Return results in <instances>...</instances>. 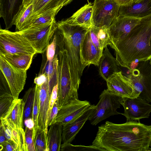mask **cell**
<instances>
[{"instance_id": "cell-1", "label": "cell", "mask_w": 151, "mask_h": 151, "mask_svg": "<svg viewBox=\"0 0 151 151\" xmlns=\"http://www.w3.org/2000/svg\"><path fill=\"white\" fill-rule=\"evenodd\" d=\"M92 145L105 151H150L151 125L139 121L122 124L106 121L99 127Z\"/></svg>"}, {"instance_id": "cell-45", "label": "cell", "mask_w": 151, "mask_h": 151, "mask_svg": "<svg viewBox=\"0 0 151 151\" xmlns=\"http://www.w3.org/2000/svg\"><path fill=\"white\" fill-rule=\"evenodd\" d=\"M150 147H151V148H150V151H151V145Z\"/></svg>"}, {"instance_id": "cell-10", "label": "cell", "mask_w": 151, "mask_h": 151, "mask_svg": "<svg viewBox=\"0 0 151 151\" xmlns=\"http://www.w3.org/2000/svg\"><path fill=\"white\" fill-rule=\"evenodd\" d=\"M0 69L8 83L14 99H18L26 83L27 70L16 68L1 56Z\"/></svg>"}, {"instance_id": "cell-17", "label": "cell", "mask_w": 151, "mask_h": 151, "mask_svg": "<svg viewBox=\"0 0 151 151\" xmlns=\"http://www.w3.org/2000/svg\"><path fill=\"white\" fill-rule=\"evenodd\" d=\"M23 0H0V17L8 29L14 25L16 18L23 6Z\"/></svg>"}, {"instance_id": "cell-36", "label": "cell", "mask_w": 151, "mask_h": 151, "mask_svg": "<svg viewBox=\"0 0 151 151\" xmlns=\"http://www.w3.org/2000/svg\"><path fill=\"white\" fill-rule=\"evenodd\" d=\"M59 110V109L56 101L50 112L48 122V126H50L56 122V118Z\"/></svg>"}, {"instance_id": "cell-28", "label": "cell", "mask_w": 151, "mask_h": 151, "mask_svg": "<svg viewBox=\"0 0 151 151\" xmlns=\"http://www.w3.org/2000/svg\"><path fill=\"white\" fill-rule=\"evenodd\" d=\"M35 151H48L47 133L38 127L33 138Z\"/></svg>"}, {"instance_id": "cell-16", "label": "cell", "mask_w": 151, "mask_h": 151, "mask_svg": "<svg viewBox=\"0 0 151 151\" xmlns=\"http://www.w3.org/2000/svg\"><path fill=\"white\" fill-rule=\"evenodd\" d=\"M92 105L86 111L71 121L63 125L62 138L63 143H71L88 120L95 107Z\"/></svg>"}, {"instance_id": "cell-26", "label": "cell", "mask_w": 151, "mask_h": 151, "mask_svg": "<svg viewBox=\"0 0 151 151\" xmlns=\"http://www.w3.org/2000/svg\"><path fill=\"white\" fill-rule=\"evenodd\" d=\"M58 59L57 54L51 61L47 60L42 72L46 76L48 81L49 92L50 96L54 87L58 83Z\"/></svg>"}, {"instance_id": "cell-19", "label": "cell", "mask_w": 151, "mask_h": 151, "mask_svg": "<svg viewBox=\"0 0 151 151\" xmlns=\"http://www.w3.org/2000/svg\"><path fill=\"white\" fill-rule=\"evenodd\" d=\"M0 121L6 138L13 141L17 146L19 151H28L23 128L17 127L12 122L9 120L1 119Z\"/></svg>"}, {"instance_id": "cell-44", "label": "cell", "mask_w": 151, "mask_h": 151, "mask_svg": "<svg viewBox=\"0 0 151 151\" xmlns=\"http://www.w3.org/2000/svg\"><path fill=\"white\" fill-rule=\"evenodd\" d=\"M149 61H150V65H151V58L150 59Z\"/></svg>"}, {"instance_id": "cell-30", "label": "cell", "mask_w": 151, "mask_h": 151, "mask_svg": "<svg viewBox=\"0 0 151 151\" xmlns=\"http://www.w3.org/2000/svg\"><path fill=\"white\" fill-rule=\"evenodd\" d=\"M35 89V87L29 88L26 92L22 98L24 104L23 121L27 119L32 118Z\"/></svg>"}, {"instance_id": "cell-4", "label": "cell", "mask_w": 151, "mask_h": 151, "mask_svg": "<svg viewBox=\"0 0 151 151\" xmlns=\"http://www.w3.org/2000/svg\"><path fill=\"white\" fill-rule=\"evenodd\" d=\"M58 77V89L56 101L59 109L71 102L79 99L78 91L72 82L65 50H59Z\"/></svg>"}, {"instance_id": "cell-3", "label": "cell", "mask_w": 151, "mask_h": 151, "mask_svg": "<svg viewBox=\"0 0 151 151\" xmlns=\"http://www.w3.org/2000/svg\"><path fill=\"white\" fill-rule=\"evenodd\" d=\"M55 35L59 50L65 49L71 78L75 87L78 89L81 77L86 67L81 55V45L88 28L68 24L63 20L57 22Z\"/></svg>"}, {"instance_id": "cell-34", "label": "cell", "mask_w": 151, "mask_h": 151, "mask_svg": "<svg viewBox=\"0 0 151 151\" xmlns=\"http://www.w3.org/2000/svg\"><path fill=\"white\" fill-rule=\"evenodd\" d=\"M57 46L56 36L54 34L52 41L48 45L47 50L46 57L47 60L51 61L54 58Z\"/></svg>"}, {"instance_id": "cell-32", "label": "cell", "mask_w": 151, "mask_h": 151, "mask_svg": "<svg viewBox=\"0 0 151 151\" xmlns=\"http://www.w3.org/2000/svg\"><path fill=\"white\" fill-rule=\"evenodd\" d=\"M35 93L33 105L32 112V118L34 123V126L33 129V138L35 136V132L38 127V118L39 112V95L38 86L35 85Z\"/></svg>"}, {"instance_id": "cell-6", "label": "cell", "mask_w": 151, "mask_h": 151, "mask_svg": "<svg viewBox=\"0 0 151 151\" xmlns=\"http://www.w3.org/2000/svg\"><path fill=\"white\" fill-rule=\"evenodd\" d=\"M29 42L17 32L0 29V53L33 55L37 53Z\"/></svg>"}, {"instance_id": "cell-13", "label": "cell", "mask_w": 151, "mask_h": 151, "mask_svg": "<svg viewBox=\"0 0 151 151\" xmlns=\"http://www.w3.org/2000/svg\"><path fill=\"white\" fill-rule=\"evenodd\" d=\"M141 19L118 15L108 27L111 42H115L124 37Z\"/></svg>"}, {"instance_id": "cell-12", "label": "cell", "mask_w": 151, "mask_h": 151, "mask_svg": "<svg viewBox=\"0 0 151 151\" xmlns=\"http://www.w3.org/2000/svg\"><path fill=\"white\" fill-rule=\"evenodd\" d=\"M106 81L107 89L116 95L131 98L139 96L129 78L121 71L114 73Z\"/></svg>"}, {"instance_id": "cell-43", "label": "cell", "mask_w": 151, "mask_h": 151, "mask_svg": "<svg viewBox=\"0 0 151 151\" xmlns=\"http://www.w3.org/2000/svg\"><path fill=\"white\" fill-rule=\"evenodd\" d=\"M142 0H134L133 2H136L140 1H141Z\"/></svg>"}, {"instance_id": "cell-29", "label": "cell", "mask_w": 151, "mask_h": 151, "mask_svg": "<svg viewBox=\"0 0 151 151\" xmlns=\"http://www.w3.org/2000/svg\"><path fill=\"white\" fill-rule=\"evenodd\" d=\"M60 10L59 9H55L46 12L32 21L22 30L32 26L53 22L55 20V15Z\"/></svg>"}, {"instance_id": "cell-41", "label": "cell", "mask_w": 151, "mask_h": 151, "mask_svg": "<svg viewBox=\"0 0 151 151\" xmlns=\"http://www.w3.org/2000/svg\"><path fill=\"white\" fill-rule=\"evenodd\" d=\"M0 143H3L8 139L6 138L4 130L2 125L0 124Z\"/></svg>"}, {"instance_id": "cell-9", "label": "cell", "mask_w": 151, "mask_h": 151, "mask_svg": "<svg viewBox=\"0 0 151 151\" xmlns=\"http://www.w3.org/2000/svg\"><path fill=\"white\" fill-rule=\"evenodd\" d=\"M119 7L114 0H94L91 25L109 27L118 16Z\"/></svg>"}, {"instance_id": "cell-22", "label": "cell", "mask_w": 151, "mask_h": 151, "mask_svg": "<svg viewBox=\"0 0 151 151\" xmlns=\"http://www.w3.org/2000/svg\"><path fill=\"white\" fill-rule=\"evenodd\" d=\"M24 107L22 99H14L5 116L1 119L10 120L17 127L23 128Z\"/></svg>"}, {"instance_id": "cell-42", "label": "cell", "mask_w": 151, "mask_h": 151, "mask_svg": "<svg viewBox=\"0 0 151 151\" xmlns=\"http://www.w3.org/2000/svg\"><path fill=\"white\" fill-rule=\"evenodd\" d=\"M35 0H23V6H28L32 4Z\"/></svg>"}, {"instance_id": "cell-11", "label": "cell", "mask_w": 151, "mask_h": 151, "mask_svg": "<svg viewBox=\"0 0 151 151\" xmlns=\"http://www.w3.org/2000/svg\"><path fill=\"white\" fill-rule=\"evenodd\" d=\"M120 104L124 109L122 115L127 121H139L148 118L151 112V104L139 96L131 98L122 97Z\"/></svg>"}, {"instance_id": "cell-37", "label": "cell", "mask_w": 151, "mask_h": 151, "mask_svg": "<svg viewBox=\"0 0 151 151\" xmlns=\"http://www.w3.org/2000/svg\"><path fill=\"white\" fill-rule=\"evenodd\" d=\"M58 83L52 89L50 99V112L57 100Z\"/></svg>"}, {"instance_id": "cell-14", "label": "cell", "mask_w": 151, "mask_h": 151, "mask_svg": "<svg viewBox=\"0 0 151 151\" xmlns=\"http://www.w3.org/2000/svg\"><path fill=\"white\" fill-rule=\"evenodd\" d=\"M39 112L38 118V127L47 133L50 113L48 81L39 86Z\"/></svg>"}, {"instance_id": "cell-35", "label": "cell", "mask_w": 151, "mask_h": 151, "mask_svg": "<svg viewBox=\"0 0 151 151\" xmlns=\"http://www.w3.org/2000/svg\"><path fill=\"white\" fill-rule=\"evenodd\" d=\"M0 151H19V150L17 146L13 141L7 139L0 143Z\"/></svg>"}, {"instance_id": "cell-20", "label": "cell", "mask_w": 151, "mask_h": 151, "mask_svg": "<svg viewBox=\"0 0 151 151\" xmlns=\"http://www.w3.org/2000/svg\"><path fill=\"white\" fill-rule=\"evenodd\" d=\"M104 48L98 66L100 75L106 81L114 73L119 71L116 58L113 56L107 46Z\"/></svg>"}, {"instance_id": "cell-25", "label": "cell", "mask_w": 151, "mask_h": 151, "mask_svg": "<svg viewBox=\"0 0 151 151\" xmlns=\"http://www.w3.org/2000/svg\"><path fill=\"white\" fill-rule=\"evenodd\" d=\"M33 55L0 53V56L16 68L27 70L32 63Z\"/></svg>"}, {"instance_id": "cell-18", "label": "cell", "mask_w": 151, "mask_h": 151, "mask_svg": "<svg viewBox=\"0 0 151 151\" xmlns=\"http://www.w3.org/2000/svg\"><path fill=\"white\" fill-rule=\"evenodd\" d=\"M151 14V0H142L127 6H119L118 15L142 19Z\"/></svg>"}, {"instance_id": "cell-27", "label": "cell", "mask_w": 151, "mask_h": 151, "mask_svg": "<svg viewBox=\"0 0 151 151\" xmlns=\"http://www.w3.org/2000/svg\"><path fill=\"white\" fill-rule=\"evenodd\" d=\"M33 5L32 4L28 6H23L18 14L14 23L17 31L22 29L33 12Z\"/></svg>"}, {"instance_id": "cell-24", "label": "cell", "mask_w": 151, "mask_h": 151, "mask_svg": "<svg viewBox=\"0 0 151 151\" xmlns=\"http://www.w3.org/2000/svg\"><path fill=\"white\" fill-rule=\"evenodd\" d=\"M50 127L47 133L48 151H60L63 141V125L56 122Z\"/></svg>"}, {"instance_id": "cell-8", "label": "cell", "mask_w": 151, "mask_h": 151, "mask_svg": "<svg viewBox=\"0 0 151 151\" xmlns=\"http://www.w3.org/2000/svg\"><path fill=\"white\" fill-rule=\"evenodd\" d=\"M127 76L139 94V97L151 103V65L149 60L139 62Z\"/></svg>"}, {"instance_id": "cell-2", "label": "cell", "mask_w": 151, "mask_h": 151, "mask_svg": "<svg viewBox=\"0 0 151 151\" xmlns=\"http://www.w3.org/2000/svg\"><path fill=\"white\" fill-rule=\"evenodd\" d=\"M114 49L119 66L128 69L130 64L151 58V14L141 19L124 37L110 45Z\"/></svg>"}, {"instance_id": "cell-38", "label": "cell", "mask_w": 151, "mask_h": 151, "mask_svg": "<svg viewBox=\"0 0 151 151\" xmlns=\"http://www.w3.org/2000/svg\"><path fill=\"white\" fill-rule=\"evenodd\" d=\"M47 78L44 73L40 74L36 77L34 80V83L39 86L43 84L47 80Z\"/></svg>"}, {"instance_id": "cell-15", "label": "cell", "mask_w": 151, "mask_h": 151, "mask_svg": "<svg viewBox=\"0 0 151 151\" xmlns=\"http://www.w3.org/2000/svg\"><path fill=\"white\" fill-rule=\"evenodd\" d=\"M91 105L87 101L75 100L61 107L56 118V122L63 125L71 121L89 109Z\"/></svg>"}, {"instance_id": "cell-31", "label": "cell", "mask_w": 151, "mask_h": 151, "mask_svg": "<svg viewBox=\"0 0 151 151\" xmlns=\"http://www.w3.org/2000/svg\"><path fill=\"white\" fill-rule=\"evenodd\" d=\"M61 151H105L97 146L93 145L86 146L82 145H73L70 143H63L61 144Z\"/></svg>"}, {"instance_id": "cell-21", "label": "cell", "mask_w": 151, "mask_h": 151, "mask_svg": "<svg viewBox=\"0 0 151 151\" xmlns=\"http://www.w3.org/2000/svg\"><path fill=\"white\" fill-rule=\"evenodd\" d=\"M93 5L91 3L81 7L71 17L63 20L66 23L73 25L89 28L91 25Z\"/></svg>"}, {"instance_id": "cell-39", "label": "cell", "mask_w": 151, "mask_h": 151, "mask_svg": "<svg viewBox=\"0 0 151 151\" xmlns=\"http://www.w3.org/2000/svg\"><path fill=\"white\" fill-rule=\"evenodd\" d=\"M119 6L129 5L133 2L134 0H114Z\"/></svg>"}, {"instance_id": "cell-40", "label": "cell", "mask_w": 151, "mask_h": 151, "mask_svg": "<svg viewBox=\"0 0 151 151\" xmlns=\"http://www.w3.org/2000/svg\"><path fill=\"white\" fill-rule=\"evenodd\" d=\"M26 127L30 129H33L34 126V123L32 118L27 119L24 121Z\"/></svg>"}, {"instance_id": "cell-33", "label": "cell", "mask_w": 151, "mask_h": 151, "mask_svg": "<svg viewBox=\"0 0 151 151\" xmlns=\"http://www.w3.org/2000/svg\"><path fill=\"white\" fill-rule=\"evenodd\" d=\"M25 141L28 151H35L33 139V129L26 127L24 130Z\"/></svg>"}, {"instance_id": "cell-5", "label": "cell", "mask_w": 151, "mask_h": 151, "mask_svg": "<svg viewBox=\"0 0 151 151\" xmlns=\"http://www.w3.org/2000/svg\"><path fill=\"white\" fill-rule=\"evenodd\" d=\"M57 27V22L55 20L51 23L16 31L29 42L37 53H42L47 50Z\"/></svg>"}, {"instance_id": "cell-23", "label": "cell", "mask_w": 151, "mask_h": 151, "mask_svg": "<svg viewBox=\"0 0 151 151\" xmlns=\"http://www.w3.org/2000/svg\"><path fill=\"white\" fill-rule=\"evenodd\" d=\"M14 100L8 83L0 71V119L3 118L7 112Z\"/></svg>"}, {"instance_id": "cell-7", "label": "cell", "mask_w": 151, "mask_h": 151, "mask_svg": "<svg viewBox=\"0 0 151 151\" xmlns=\"http://www.w3.org/2000/svg\"><path fill=\"white\" fill-rule=\"evenodd\" d=\"M99 98V102L88 119L92 125H96L111 116L122 114L117 111V109L120 107L122 97L107 89L102 92Z\"/></svg>"}]
</instances>
